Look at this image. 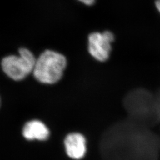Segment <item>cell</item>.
Listing matches in <instances>:
<instances>
[{
	"label": "cell",
	"mask_w": 160,
	"mask_h": 160,
	"mask_svg": "<svg viewBox=\"0 0 160 160\" xmlns=\"http://www.w3.org/2000/svg\"><path fill=\"white\" fill-rule=\"evenodd\" d=\"M67 65V59L62 54L46 50L36 59L33 74L40 83L54 84L62 78Z\"/></svg>",
	"instance_id": "obj_1"
},
{
	"label": "cell",
	"mask_w": 160,
	"mask_h": 160,
	"mask_svg": "<svg viewBox=\"0 0 160 160\" xmlns=\"http://www.w3.org/2000/svg\"><path fill=\"white\" fill-rule=\"evenodd\" d=\"M36 59L27 48L18 50V55H8L1 61L2 71L7 76L14 81H22L33 72Z\"/></svg>",
	"instance_id": "obj_2"
},
{
	"label": "cell",
	"mask_w": 160,
	"mask_h": 160,
	"mask_svg": "<svg viewBox=\"0 0 160 160\" xmlns=\"http://www.w3.org/2000/svg\"><path fill=\"white\" fill-rule=\"evenodd\" d=\"M114 40V34L108 30L89 34L88 49L90 54L99 62L106 61L110 57L112 43Z\"/></svg>",
	"instance_id": "obj_3"
},
{
	"label": "cell",
	"mask_w": 160,
	"mask_h": 160,
	"mask_svg": "<svg viewBox=\"0 0 160 160\" xmlns=\"http://www.w3.org/2000/svg\"><path fill=\"white\" fill-rule=\"evenodd\" d=\"M64 146L67 154L73 160H81L86 155V138L80 133L72 132L68 134L64 139Z\"/></svg>",
	"instance_id": "obj_4"
},
{
	"label": "cell",
	"mask_w": 160,
	"mask_h": 160,
	"mask_svg": "<svg viewBox=\"0 0 160 160\" xmlns=\"http://www.w3.org/2000/svg\"><path fill=\"white\" fill-rule=\"evenodd\" d=\"M22 135L26 139L45 141L49 136V131L46 125L39 120L28 122L23 126Z\"/></svg>",
	"instance_id": "obj_5"
},
{
	"label": "cell",
	"mask_w": 160,
	"mask_h": 160,
	"mask_svg": "<svg viewBox=\"0 0 160 160\" xmlns=\"http://www.w3.org/2000/svg\"><path fill=\"white\" fill-rule=\"evenodd\" d=\"M87 6H92L95 2L96 0H78Z\"/></svg>",
	"instance_id": "obj_6"
},
{
	"label": "cell",
	"mask_w": 160,
	"mask_h": 160,
	"mask_svg": "<svg viewBox=\"0 0 160 160\" xmlns=\"http://www.w3.org/2000/svg\"><path fill=\"white\" fill-rule=\"evenodd\" d=\"M155 4L157 10L160 13V0H156L155 2Z\"/></svg>",
	"instance_id": "obj_7"
}]
</instances>
